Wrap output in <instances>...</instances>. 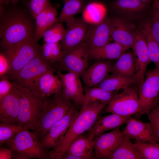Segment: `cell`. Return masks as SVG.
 Here are the masks:
<instances>
[{
  "label": "cell",
  "instance_id": "7c38bea8",
  "mask_svg": "<svg viewBox=\"0 0 159 159\" xmlns=\"http://www.w3.org/2000/svg\"><path fill=\"white\" fill-rule=\"evenodd\" d=\"M64 22L67 28L64 37L60 43L62 52L82 43L89 26L84 20L74 17L66 19Z\"/></svg>",
  "mask_w": 159,
  "mask_h": 159
},
{
  "label": "cell",
  "instance_id": "d4e9b609",
  "mask_svg": "<svg viewBox=\"0 0 159 159\" xmlns=\"http://www.w3.org/2000/svg\"><path fill=\"white\" fill-rule=\"evenodd\" d=\"M128 49L117 42H110L102 47L90 50L89 57L96 60L118 59Z\"/></svg>",
  "mask_w": 159,
  "mask_h": 159
},
{
  "label": "cell",
  "instance_id": "1f68e13d",
  "mask_svg": "<svg viewBox=\"0 0 159 159\" xmlns=\"http://www.w3.org/2000/svg\"><path fill=\"white\" fill-rule=\"evenodd\" d=\"M142 159H159V143L136 141L133 144Z\"/></svg>",
  "mask_w": 159,
  "mask_h": 159
},
{
  "label": "cell",
  "instance_id": "60d3db41",
  "mask_svg": "<svg viewBox=\"0 0 159 159\" xmlns=\"http://www.w3.org/2000/svg\"><path fill=\"white\" fill-rule=\"evenodd\" d=\"M0 78L7 76L9 69V65L7 59L2 52L0 55Z\"/></svg>",
  "mask_w": 159,
  "mask_h": 159
},
{
  "label": "cell",
  "instance_id": "d590c367",
  "mask_svg": "<svg viewBox=\"0 0 159 159\" xmlns=\"http://www.w3.org/2000/svg\"><path fill=\"white\" fill-rule=\"evenodd\" d=\"M29 129L28 126L14 125L4 122L0 124V145L12 138L22 130Z\"/></svg>",
  "mask_w": 159,
  "mask_h": 159
},
{
  "label": "cell",
  "instance_id": "7a4b0ae2",
  "mask_svg": "<svg viewBox=\"0 0 159 159\" xmlns=\"http://www.w3.org/2000/svg\"><path fill=\"white\" fill-rule=\"evenodd\" d=\"M108 104L96 103L82 106L61 143L55 148L49 151L50 159H60L71 143L92 127L100 113Z\"/></svg>",
  "mask_w": 159,
  "mask_h": 159
},
{
  "label": "cell",
  "instance_id": "836d02e7",
  "mask_svg": "<svg viewBox=\"0 0 159 159\" xmlns=\"http://www.w3.org/2000/svg\"><path fill=\"white\" fill-rule=\"evenodd\" d=\"M83 6L82 0H67L57 17V22L62 23L66 19L74 17L81 10Z\"/></svg>",
  "mask_w": 159,
  "mask_h": 159
},
{
  "label": "cell",
  "instance_id": "bcb514c9",
  "mask_svg": "<svg viewBox=\"0 0 159 159\" xmlns=\"http://www.w3.org/2000/svg\"><path fill=\"white\" fill-rule=\"evenodd\" d=\"M0 5L8 3L7 0H0Z\"/></svg>",
  "mask_w": 159,
  "mask_h": 159
},
{
  "label": "cell",
  "instance_id": "277c9868",
  "mask_svg": "<svg viewBox=\"0 0 159 159\" xmlns=\"http://www.w3.org/2000/svg\"><path fill=\"white\" fill-rule=\"evenodd\" d=\"M2 52L6 57L9 64L7 76L9 79L41 53L42 49L35 37H32L9 47Z\"/></svg>",
  "mask_w": 159,
  "mask_h": 159
},
{
  "label": "cell",
  "instance_id": "681fc988",
  "mask_svg": "<svg viewBox=\"0 0 159 159\" xmlns=\"http://www.w3.org/2000/svg\"><path fill=\"white\" fill-rule=\"evenodd\" d=\"M65 0V1H67V0Z\"/></svg>",
  "mask_w": 159,
  "mask_h": 159
},
{
  "label": "cell",
  "instance_id": "7dc6e473",
  "mask_svg": "<svg viewBox=\"0 0 159 159\" xmlns=\"http://www.w3.org/2000/svg\"><path fill=\"white\" fill-rule=\"evenodd\" d=\"M7 2L9 1L12 2L13 4H16L19 1V0H7Z\"/></svg>",
  "mask_w": 159,
  "mask_h": 159
},
{
  "label": "cell",
  "instance_id": "d6986e66",
  "mask_svg": "<svg viewBox=\"0 0 159 159\" xmlns=\"http://www.w3.org/2000/svg\"><path fill=\"white\" fill-rule=\"evenodd\" d=\"M97 60L80 75L86 89L95 87L102 81L108 75L113 65L110 61Z\"/></svg>",
  "mask_w": 159,
  "mask_h": 159
},
{
  "label": "cell",
  "instance_id": "484cf974",
  "mask_svg": "<svg viewBox=\"0 0 159 159\" xmlns=\"http://www.w3.org/2000/svg\"><path fill=\"white\" fill-rule=\"evenodd\" d=\"M136 71L134 56L131 52H125L113 65L110 72L113 74L135 79Z\"/></svg>",
  "mask_w": 159,
  "mask_h": 159
},
{
  "label": "cell",
  "instance_id": "83f0119b",
  "mask_svg": "<svg viewBox=\"0 0 159 159\" xmlns=\"http://www.w3.org/2000/svg\"><path fill=\"white\" fill-rule=\"evenodd\" d=\"M140 31L145 38L150 62H153L156 67H159V45L152 34L150 22L145 21L143 22Z\"/></svg>",
  "mask_w": 159,
  "mask_h": 159
},
{
  "label": "cell",
  "instance_id": "30bf717a",
  "mask_svg": "<svg viewBox=\"0 0 159 159\" xmlns=\"http://www.w3.org/2000/svg\"><path fill=\"white\" fill-rule=\"evenodd\" d=\"M62 52V60L59 63L62 70L80 76L88 67L90 49L85 43Z\"/></svg>",
  "mask_w": 159,
  "mask_h": 159
},
{
  "label": "cell",
  "instance_id": "6da1fadb",
  "mask_svg": "<svg viewBox=\"0 0 159 159\" xmlns=\"http://www.w3.org/2000/svg\"><path fill=\"white\" fill-rule=\"evenodd\" d=\"M1 15L0 37L2 51L25 39L35 37L36 27L26 13L13 10Z\"/></svg>",
  "mask_w": 159,
  "mask_h": 159
},
{
  "label": "cell",
  "instance_id": "9a60e30c",
  "mask_svg": "<svg viewBox=\"0 0 159 159\" xmlns=\"http://www.w3.org/2000/svg\"><path fill=\"white\" fill-rule=\"evenodd\" d=\"M123 136L120 127L113 129L110 132L96 136L94 140L96 158L109 159L121 142Z\"/></svg>",
  "mask_w": 159,
  "mask_h": 159
},
{
  "label": "cell",
  "instance_id": "f1b7e54d",
  "mask_svg": "<svg viewBox=\"0 0 159 159\" xmlns=\"http://www.w3.org/2000/svg\"><path fill=\"white\" fill-rule=\"evenodd\" d=\"M116 94L97 87L90 88L86 89L82 106L96 103L108 104Z\"/></svg>",
  "mask_w": 159,
  "mask_h": 159
},
{
  "label": "cell",
  "instance_id": "f6af8a7d",
  "mask_svg": "<svg viewBox=\"0 0 159 159\" xmlns=\"http://www.w3.org/2000/svg\"><path fill=\"white\" fill-rule=\"evenodd\" d=\"M154 7H155L159 12V1L158 0H154Z\"/></svg>",
  "mask_w": 159,
  "mask_h": 159
},
{
  "label": "cell",
  "instance_id": "b9f144b4",
  "mask_svg": "<svg viewBox=\"0 0 159 159\" xmlns=\"http://www.w3.org/2000/svg\"><path fill=\"white\" fill-rule=\"evenodd\" d=\"M12 158L11 150L6 147L0 149V159H11Z\"/></svg>",
  "mask_w": 159,
  "mask_h": 159
},
{
  "label": "cell",
  "instance_id": "9c48e42d",
  "mask_svg": "<svg viewBox=\"0 0 159 159\" xmlns=\"http://www.w3.org/2000/svg\"><path fill=\"white\" fill-rule=\"evenodd\" d=\"M140 106L138 92L135 87L130 86L117 93L103 112L123 116H131L139 111Z\"/></svg>",
  "mask_w": 159,
  "mask_h": 159
},
{
  "label": "cell",
  "instance_id": "7402d4cb",
  "mask_svg": "<svg viewBox=\"0 0 159 159\" xmlns=\"http://www.w3.org/2000/svg\"><path fill=\"white\" fill-rule=\"evenodd\" d=\"M131 116H123L115 114L102 117L96 120L87 131L88 136L94 138L104 132L114 129L126 123Z\"/></svg>",
  "mask_w": 159,
  "mask_h": 159
},
{
  "label": "cell",
  "instance_id": "8992f818",
  "mask_svg": "<svg viewBox=\"0 0 159 159\" xmlns=\"http://www.w3.org/2000/svg\"><path fill=\"white\" fill-rule=\"evenodd\" d=\"M5 143L12 150L21 154L24 159H50L49 151L29 129L22 130Z\"/></svg>",
  "mask_w": 159,
  "mask_h": 159
},
{
  "label": "cell",
  "instance_id": "ac0fdd59",
  "mask_svg": "<svg viewBox=\"0 0 159 159\" xmlns=\"http://www.w3.org/2000/svg\"><path fill=\"white\" fill-rule=\"evenodd\" d=\"M54 71L47 72L39 77L33 83L31 90L34 93L41 97H48L62 89L61 81Z\"/></svg>",
  "mask_w": 159,
  "mask_h": 159
},
{
  "label": "cell",
  "instance_id": "8fae6325",
  "mask_svg": "<svg viewBox=\"0 0 159 159\" xmlns=\"http://www.w3.org/2000/svg\"><path fill=\"white\" fill-rule=\"evenodd\" d=\"M78 113L73 106L66 115L49 129L40 141L41 144L48 151L57 147L62 141L68 129Z\"/></svg>",
  "mask_w": 159,
  "mask_h": 159
},
{
  "label": "cell",
  "instance_id": "52a82bcc",
  "mask_svg": "<svg viewBox=\"0 0 159 159\" xmlns=\"http://www.w3.org/2000/svg\"><path fill=\"white\" fill-rule=\"evenodd\" d=\"M53 65L45 58L42 52L9 79L14 86L31 90L34 82L39 77L49 71H55Z\"/></svg>",
  "mask_w": 159,
  "mask_h": 159
},
{
  "label": "cell",
  "instance_id": "7bdbcfd3",
  "mask_svg": "<svg viewBox=\"0 0 159 159\" xmlns=\"http://www.w3.org/2000/svg\"><path fill=\"white\" fill-rule=\"evenodd\" d=\"M80 159L79 158L65 152L61 156L60 159Z\"/></svg>",
  "mask_w": 159,
  "mask_h": 159
},
{
  "label": "cell",
  "instance_id": "44dd1931",
  "mask_svg": "<svg viewBox=\"0 0 159 159\" xmlns=\"http://www.w3.org/2000/svg\"><path fill=\"white\" fill-rule=\"evenodd\" d=\"M110 23L112 40L128 48H132L135 32L126 22L120 19H111Z\"/></svg>",
  "mask_w": 159,
  "mask_h": 159
},
{
  "label": "cell",
  "instance_id": "f907efd6",
  "mask_svg": "<svg viewBox=\"0 0 159 159\" xmlns=\"http://www.w3.org/2000/svg\"></svg>",
  "mask_w": 159,
  "mask_h": 159
},
{
  "label": "cell",
  "instance_id": "ffe728a7",
  "mask_svg": "<svg viewBox=\"0 0 159 159\" xmlns=\"http://www.w3.org/2000/svg\"><path fill=\"white\" fill-rule=\"evenodd\" d=\"M122 132L123 135L136 141L143 142H156L151 123L144 122L130 118Z\"/></svg>",
  "mask_w": 159,
  "mask_h": 159
},
{
  "label": "cell",
  "instance_id": "ab89813d",
  "mask_svg": "<svg viewBox=\"0 0 159 159\" xmlns=\"http://www.w3.org/2000/svg\"><path fill=\"white\" fill-rule=\"evenodd\" d=\"M150 23L152 34L159 45V12L154 7L153 18Z\"/></svg>",
  "mask_w": 159,
  "mask_h": 159
},
{
  "label": "cell",
  "instance_id": "4316f807",
  "mask_svg": "<svg viewBox=\"0 0 159 159\" xmlns=\"http://www.w3.org/2000/svg\"><path fill=\"white\" fill-rule=\"evenodd\" d=\"M135 79L117 74L108 75L102 81L95 86L109 92L124 89L135 83Z\"/></svg>",
  "mask_w": 159,
  "mask_h": 159
},
{
  "label": "cell",
  "instance_id": "3957f363",
  "mask_svg": "<svg viewBox=\"0 0 159 159\" xmlns=\"http://www.w3.org/2000/svg\"><path fill=\"white\" fill-rule=\"evenodd\" d=\"M73 106L71 101L64 95L62 89L47 101L44 108L39 118L28 126L40 142L49 129L62 118Z\"/></svg>",
  "mask_w": 159,
  "mask_h": 159
},
{
  "label": "cell",
  "instance_id": "cb8c5ba5",
  "mask_svg": "<svg viewBox=\"0 0 159 159\" xmlns=\"http://www.w3.org/2000/svg\"><path fill=\"white\" fill-rule=\"evenodd\" d=\"M94 145L93 138L81 135L71 143L65 152L80 159L91 158Z\"/></svg>",
  "mask_w": 159,
  "mask_h": 159
},
{
  "label": "cell",
  "instance_id": "e0dca14e",
  "mask_svg": "<svg viewBox=\"0 0 159 159\" xmlns=\"http://www.w3.org/2000/svg\"><path fill=\"white\" fill-rule=\"evenodd\" d=\"M19 112V95L14 85L11 91L0 100V121L18 125Z\"/></svg>",
  "mask_w": 159,
  "mask_h": 159
},
{
  "label": "cell",
  "instance_id": "f35d334b",
  "mask_svg": "<svg viewBox=\"0 0 159 159\" xmlns=\"http://www.w3.org/2000/svg\"><path fill=\"white\" fill-rule=\"evenodd\" d=\"M13 84L7 76L0 78V100L7 95L11 90Z\"/></svg>",
  "mask_w": 159,
  "mask_h": 159
},
{
  "label": "cell",
  "instance_id": "4dcf8cb0",
  "mask_svg": "<svg viewBox=\"0 0 159 159\" xmlns=\"http://www.w3.org/2000/svg\"><path fill=\"white\" fill-rule=\"evenodd\" d=\"M148 3L140 0H115L113 3L112 6L118 12L129 14L143 10Z\"/></svg>",
  "mask_w": 159,
  "mask_h": 159
},
{
  "label": "cell",
  "instance_id": "2e32d148",
  "mask_svg": "<svg viewBox=\"0 0 159 159\" xmlns=\"http://www.w3.org/2000/svg\"><path fill=\"white\" fill-rule=\"evenodd\" d=\"M56 72L61 81L65 96L74 104L82 106L84 94L80 76L72 72L66 74Z\"/></svg>",
  "mask_w": 159,
  "mask_h": 159
},
{
  "label": "cell",
  "instance_id": "5bb4252c",
  "mask_svg": "<svg viewBox=\"0 0 159 159\" xmlns=\"http://www.w3.org/2000/svg\"><path fill=\"white\" fill-rule=\"evenodd\" d=\"M135 57V84L139 87L143 82L147 67L150 62L145 38L140 31L135 32L132 48Z\"/></svg>",
  "mask_w": 159,
  "mask_h": 159
},
{
  "label": "cell",
  "instance_id": "d6a6232c",
  "mask_svg": "<svg viewBox=\"0 0 159 159\" xmlns=\"http://www.w3.org/2000/svg\"><path fill=\"white\" fill-rule=\"evenodd\" d=\"M42 54L45 58L51 64L59 63L61 61L63 52L60 43H47L42 47Z\"/></svg>",
  "mask_w": 159,
  "mask_h": 159
},
{
  "label": "cell",
  "instance_id": "c3c4849f",
  "mask_svg": "<svg viewBox=\"0 0 159 159\" xmlns=\"http://www.w3.org/2000/svg\"><path fill=\"white\" fill-rule=\"evenodd\" d=\"M142 1L148 3L150 1L154 0H140Z\"/></svg>",
  "mask_w": 159,
  "mask_h": 159
},
{
  "label": "cell",
  "instance_id": "74e56055",
  "mask_svg": "<svg viewBox=\"0 0 159 159\" xmlns=\"http://www.w3.org/2000/svg\"><path fill=\"white\" fill-rule=\"evenodd\" d=\"M148 115L155 140L159 143V103Z\"/></svg>",
  "mask_w": 159,
  "mask_h": 159
},
{
  "label": "cell",
  "instance_id": "603a6c76",
  "mask_svg": "<svg viewBox=\"0 0 159 159\" xmlns=\"http://www.w3.org/2000/svg\"><path fill=\"white\" fill-rule=\"evenodd\" d=\"M57 8L52 5L39 14L36 19L35 39L38 41L43 37L45 31L57 22Z\"/></svg>",
  "mask_w": 159,
  "mask_h": 159
},
{
  "label": "cell",
  "instance_id": "f546056e",
  "mask_svg": "<svg viewBox=\"0 0 159 159\" xmlns=\"http://www.w3.org/2000/svg\"><path fill=\"white\" fill-rule=\"evenodd\" d=\"M109 159H142L130 139L123 135L120 143Z\"/></svg>",
  "mask_w": 159,
  "mask_h": 159
},
{
  "label": "cell",
  "instance_id": "5b68a950",
  "mask_svg": "<svg viewBox=\"0 0 159 159\" xmlns=\"http://www.w3.org/2000/svg\"><path fill=\"white\" fill-rule=\"evenodd\" d=\"M15 87L19 95V101L18 125L29 126L39 118L49 97H41L30 90Z\"/></svg>",
  "mask_w": 159,
  "mask_h": 159
},
{
  "label": "cell",
  "instance_id": "4fadbf2b",
  "mask_svg": "<svg viewBox=\"0 0 159 159\" xmlns=\"http://www.w3.org/2000/svg\"><path fill=\"white\" fill-rule=\"evenodd\" d=\"M112 40L110 19L105 17L89 25L83 42L90 50L102 47Z\"/></svg>",
  "mask_w": 159,
  "mask_h": 159
},
{
  "label": "cell",
  "instance_id": "e575fe53",
  "mask_svg": "<svg viewBox=\"0 0 159 159\" xmlns=\"http://www.w3.org/2000/svg\"><path fill=\"white\" fill-rule=\"evenodd\" d=\"M65 33L62 23L56 22L45 31L43 37L45 42L58 43L63 39Z\"/></svg>",
  "mask_w": 159,
  "mask_h": 159
},
{
  "label": "cell",
  "instance_id": "8d00e7d4",
  "mask_svg": "<svg viewBox=\"0 0 159 159\" xmlns=\"http://www.w3.org/2000/svg\"><path fill=\"white\" fill-rule=\"evenodd\" d=\"M51 5L49 0H30L28 6L31 16L35 19L39 14Z\"/></svg>",
  "mask_w": 159,
  "mask_h": 159
},
{
  "label": "cell",
  "instance_id": "ba28073f",
  "mask_svg": "<svg viewBox=\"0 0 159 159\" xmlns=\"http://www.w3.org/2000/svg\"><path fill=\"white\" fill-rule=\"evenodd\" d=\"M138 96L140 106L135 114L139 117L148 114L159 103V67L148 72L145 79L138 87Z\"/></svg>",
  "mask_w": 159,
  "mask_h": 159
},
{
  "label": "cell",
  "instance_id": "ee69618b",
  "mask_svg": "<svg viewBox=\"0 0 159 159\" xmlns=\"http://www.w3.org/2000/svg\"><path fill=\"white\" fill-rule=\"evenodd\" d=\"M11 150L12 155V159H24V158L23 156L19 153L14 150Z\"/></svg>",
  "mask_w": 159,
  "mask_h": 159
}]
</instances>
